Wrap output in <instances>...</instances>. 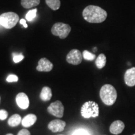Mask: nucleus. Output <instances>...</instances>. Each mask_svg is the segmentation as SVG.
Here are the masks:
<instances>
[{"instance_id":"f257e3e1","label":"nucleus","mask_w":135,"mask_h":135,"mask_svg":"<svg viewBox=\"0 0 135 135\" xmlns=\"http://www.w3.org/2000/svg\"><path fill=\"white\" fill-rule=\"evenodd\" d=\"M83 16L89 23H100L105 21L107 18V12L99 6L89 5L84 9Z\"/></svg>"},{"instance_id":"f03ea898","label":"nucleus","mask_w":135,"mask_h":135,"mask_svg":"<svg viewBox=\"0 0 135 135\" xmlns=\"http://www.w3.org/2000/svg\"><path fill=\"white\" fill-rule=\"evenodd\" d=\"M99 96L104 104L108 106L113 105L117 98V92L114 87L111 84H104L101 87Z\"/></svg>"},{"instance_id":"7ed1b4c3","label":"nucleus","mask_w":135,"mask_h":135,"mask_svg":"<svg viewBox=\"0 0 135 135\" xmlns=\"http://www.w3.org/2000/svg\"><path fill=\"white\" fill-rule=\"evenodd\" d=\"M81 114L84 118L97 117L99 115L98 104L93 101L84 103L81 108Z\"/></svg>"},{"instance_id":"20e7f679","label":"nucleus","mask_w":135,"mask_h":135,"mask_svg":"<svg viewBox=\"0 0 135 135\" xmlns=\"http://www.w3.org/2000/svg\"><path fill=\"white\" fill-rule=\"evenodd\" d=\"M19 20V16L13 12H7L0 15V25L6 29H11L16 26Z\"/></svg>"},{"instance_id":"39448f33","label":"nucleus","mask_w":135,"mask_h":135,"mask_svg":"<svg viewBox=\"0 0 135 135\" xmlns=\"http://www.w3.org/2000/svg\"><path fill=\"white\" fill-rule=\"evenodd\" d=\"M71 30L69 25L63 23H56L51 28V33L54 36H59L60 39H65L68 36Z\"/></svg>"},{"instance_id":"423d86ee","label":"nucleus","mask_w":135,"mask_h":135,"mask_svg":"<svg viewBox=\"0 0 135 135\" xmlns=\"http://www.w3.org/2000/svg\"><path fill=\"white\" fill-rule=\"evenodd\" d=\"M48 111L56 117L62 118L64 114V106L60 101H56L48 106Z\"/></svg>"},{"instance_id":"0eeeda50","label":"nucleus","mask_w":135,"mask_h":135,"mask_svg":"<svg viewBox=\"0 0 135 135\" xmlns=\"http://www.w3.org/2000/svg\"><path fill=\"white\" fill-rule=\"evenodd\" d=\"M83 55L76 49L71 50L66 56V61L68 63L73 65H78L82 62Z\"/></svg>"},{"instance_id":"6e6552de","label":"nucleus","mask_w":135,"mask_h":135,"mask_svg":"<svg viewBox=\"0 0 135 135\" xmlns=\"http://www.w3.org/2000/svg\"><path fill=\"white\" fill-rule=\"evenodd\" d=\"M53 68V65L50 60L46 58L40 59L38 62V65L37 66L36 70L41 72H49L51 71Z\"/></svg>"},{"instance_id":"1a4fd4ad","label":"nucleus","mask_w":135,"mask_h":135,"mask_svg":"<svg viewBox=\"0 0 135 135\" xmlns=\"http://www.w3.org/2000/svg\"><path fill=\"white\" fill-rule=\"evenodd\" d=\"M16 101L18 106L21 109H26L29 107V98L25 93H20L17 94L16 97Z\"/></svg>"},{"instance_id":"9d476101","label":"nucleus","mask_w":135,"mask_h":135,"mask_svg":"<svg viewBox=\"0 0 135 135\" xmlns=\"http://www.w3.org/2000/svg\"><path fill=\"white\" fill-rule=\"evenodd\" d=\"M66 126L65 121L60 119H54L49 123L48 127L51 131L54 133L60 132L64 130Z\"/></svg>"},{"instance_id":"9b49d317","label":"nucleus","mask_w":135,"mask_h":135,"mask_svg":"<svg viewBox=\"0 0 135 135\" xmlns=\"http://www.w3.org/2000/svg\"><path fill=\"white\" fill-rule=\"evenodd\" d=\"M124 81L128 86H135V67L128 69L124 73Z\"/></svg>"},{"instance_id":"f8f14e48","label":"nucleus","mask_w":135,"mask_h":135,"mask_svg":"<svg viewBox=\"0 0 135 135\" xmlns=\"http://www.w3.org/2000/svg\"><path fill=\"white\" fill-rule=\"evenodd\" d=\"M124 123L123 121L120 120H116L114 121L113 123H112V124H111L110 127H109V131L112 134L118 135L120 134L123 132V131L124 130Z\"/></svg>"},{"instance_id":"ddd939ff","label":"nucleus","mask_w":135,"mask_h":135,"mask_svg":"<svg viewBox=\"0 0 135 135\" xmlns=\"http://www.w3.org/2000/svg\"><path fill=\"white\" fill-rule=\"evenodd\" d=\"M37 120V117L34 114H29L23 118L22 119L21 124L24 127L28 128L33 125Z\"/></svg>"},{"instance_id":"4468645a","label":"nucleus","mask_w":135,"mask_h":135,"mask_svg":"<svg viewBox=\"0 0 135 135\" xmlns=\"http://www.w3.org/2000/svg\"><path fill=\"white\" fill-rule=\"evenodd\" d=\"M52 97L51 89L50 87L45 86L42 89L40 93V98L41 100L47 101H50Z\"/></svg>"},{"instance_id":"2eb2a0df","label":"nucleus","mask_w":135,"mask_h":135,"mask_svg":"<svg viewBox=\"0 0 135 135\" xmlns=\"http://www.w3.org/2000/svg\"><path fill=\"white\" fill-rule=\"evenodd\" d=\"M22 119L21 116L19 115L18 114H13V116H11V117L8 119V123L10 126H12V127H15V126H17L19 125L20 123H21Z\"/></svg>"},{"instance_id":"dca6fc26","label":"nucleus","mask_w":135,"mask_h":135,"mask_svg":"<svg viewBox=\"0 0 135 135\" xmlns=\"http://www.w3.org/2000/svg\"><path fill=\"white\" fill-rule=\"evenodd\" d=\"M40 3V0H21V6L26 9H30L38 6Z\"/></svg>"},{"instance_id":"f3484780","label":"nucleus","mask_w":135,"mask_h":135,"mask_svg":"<svg viewBox=\"0 0 135 135\" xmlns=\"http://www.w3.org/2000/svg\"><path fill=\"white\" fill-rule=\"evenodd\" d=\"M106 56L104 54H100L98 58H97L95 61V64L97 67L98 69H102L106 65Z\"/></svg>"},{"instance_id":"a211bd4d","label":"nucleus","mask_w":135,"mask_h":135,"mask_svg":"<svg viewBox=\"0 0 135 135\" xmlns=\"http://www.w3.org/2000/svg\"><path fill=\"white\" fill-rule=\"evenodd\" d=\"M46 3L48 7L53 10H58L60 8V0H46Z\"/></svg>"},{"instance_id":"6ab92c4d","label":"nucleus","mask_w":135,"mask_h":135,"mask_svg":"<svg viewBox=\"0 0 135 135\" xmlns=\"http://www.w3.org/2000/svg\"><path fill=\"white\" fill-rule=\"evenodd\" d=\"M83 57L86 60L93 61L96 58V55H94L87 50H84L83 53Z\"/></svg>"},{"instance_id":"aec40b11","label":"nucleus","mask_w":135,"mask_h":135,"mask_svg":"<svg viewBox=\"0 0 135 135\" xmlns=\"http://www.w3.org/2000/svg\"><path fill=\"white\" fill-rule=\"evenodd\" d=\"M36 13H37V9H33L30 10V11H28L26 15V19L28 20V21H31L33 20L34 18H35L36 16Z\"/></svg>"},{"instance_id":"412c9836","label":"nucleus","mask_w":135,"mask_h":135,"mask_svg":"<svg viewBox=\"0 0 135 135\" xmlns=\"http://www.w3.org/2000/svg\"><path fill=\"white\" fill-rule=\"evenodd\" d=\"M24 58H25L24 56L22 55V54L14 53L13 55V61H14L15 63H19V62L21 61L24 59Z\"/></svg>"},{"instance_id":"4be33fe9","label":"nucleus","mask_w":135,"mask_h":135,"mask_svg":"<svg viewBox=\"0 0 135 135\" xmlns=\"http://www.w3.org/2000/svg\"><path fill=\"white\" fill-rule=\"evenodd\" d=\"M6 81L9 83L17 82L18 81V77L15 75H9L6 78Z\"/></svg>"},{"instance_id":"5701e85b","label":"nucleus","mask_w":135,"mask_h":135,"mask_svg":"<svg viewBox=\"0 0 135 135\" xmlns=\"http://www.w3.org/2000/svg\"><path fill=\"white\" fill-rule=\"evenodd\" d=\"M8 116V112L4 109H1L0 110V119L1 120H4L7 118Z\"/></svg>"},{"instance_id":"b1692460","label":"nucleus","mask_w":135,"mask_h":135,"mask_svg":"<svg viewBox=\"0 0 135 135\" xmlns=\"http://www.w3.org/2000/svg\"><path fill=\"white\" fill-rule=\"evenodd\" d=\"M73 135H90L87 131L83 130V129H79L74 132Z\"/></svg>"},{"instance_id":"393cba45","label":"nucleus","mask_w":135,"mask_h":135,"mask_svg":"<svg viewBox=\"0 0 135 135\" xmlns=\"http://www.w3.org/2000/svg\"><path fill=\"white\" fill-rule=\"evenodd\" d=\"M18 135H31V134H30V132L28 130H27L26 129H23L19 131Z\"/></svg>"},{"instance_id":"a878e982","label":"nucleus","mask_w":135,"mask_h":135,"mask_svg":"<svg viewBox=\"0 0 135 135\" xmlns=\"http://www.w3.org/2000/svg\"><path fill=\"white\" fill-rule=\"evenodd\" d=\"M20 23H21V25H23V26L25 27V28H27L28 27V25H27L26 23V20H25V19H21V20H20Z\"/></svg>"},{"instance_id":"bb28decb","label":"nucleus","mask_w":135,"mask_h":135,"mask_svg":"<svg viewBox=\"0 0 135 135\" xmlns=\"http://www.w3.org/2000/svg\"><path fill=\"white\" fill-rule=\"evenodd\" d=\"M93 51H97V48H94V50H93Z\"/></svg>"},{"instance_id":"cd10ccee","label":"nucleus","mask_w":135,"mask_h":135,"mask_svg":"<svg viewBox=\"0 0 135 135\" xmlns=\"http://www.w3.org/2000/svg\"><path fill=\"white\" fill-rule=\"evenodd\" d=\"M6 135H13V134H11V133H9V134H7Z\"/></svg>"},{"instance_id":"c85d7f7f","label":"nucleus","mask_w":135,"mask_h":135,"mask_svg":"<svg viewBox=\"0 0 135 135\" xmlns=\"http://www.w3.org/2000/svg\"><path fill=\"white\" fill-rule=\"evenodd\" d=\"M0 100H1V98H0Z\"/></svg>"},{"instance_id":"c756f323","label":"nucleus","mask_w":135,"mask_h":135,"mask_svg":"<svg viewBox=\"0 0 135 135\" xmlns=\"http://www.w3.org/2000/svg\"><path fill=\"white\" fill-rule=\"evenodd\" d=\"M133 135H135V134H133Z\"/></svg>"},{"instance_id":"7c9ffc66","label":"nucleus","mask_w":135,"mask_h":135,"mask_svg":"<svg viewBox=\"0 0 135 135\" xmlns=\"http://www.w3.org/2000/svg\"><path fill=\"white\" fill-rule=\"evenodd\" d=\"M60 135H62V134H60Z\"/></svg>"}]
</instances>
